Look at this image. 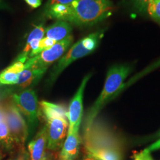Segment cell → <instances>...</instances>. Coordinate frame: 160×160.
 I'll list each match as a JSON object with an SVG mask.
<instances>
[{
    "mask_svg": "<svg viewBox=\"0 0 160 160\" xmlns=\"http://www.w3.org/2000/svg\"><path fill=\"white\" fill-rule=\"evenodd\" d=\"M73 39V36L71 34L66 39L57 42L51 48L30 58L24 63V69L48 68L52 63L63 56L72 43Z\"/></svg>",
    "mask_w": 160,
    "mask_h": 160,
    "instance_id": "cell-6",
    "label": "cell"
},
{
    "mask_svg": "<svg viewBox=\"0 0 160 160\" xmlns=\"http://www.w3.org/2000/svg\"><path fill=\"white\" fill-rule=\"evenodd\" d=\"M104 34V30L97 31L81 39L71 46L52 69L48 81L49 84L53 83L71 63L94 51L103 39Z\"/></svg>",
    "mask_w": 160,
    "mask_h": 160,
    "instance_id": "cell-4",
    "label": "cell"
},
{
    "mask_svg": "<svg viewBox=\"0 0 160 160\" xmlns=\"http://www.w3.org/2000/svg\"><path fill=\"white\" fill-rule=\"evenodd\" d=\"M0 7H2V4L1 3V0H0Z\"/></svg>",
    "mask_w": 160,
    "mask_h": 160,
    "instance_id": "cell-30",
    "label": "cell"
},
{
    "mask_svg": "<svg viewBox=\"0 0 160 160\" xmlns=\"http://www.w3.org/2000/svg\"><path fill=\"white\" fill-rule=\"evenodd\" d=\"M143 155V160H153L151 155V152L147 148L145 149L142 151Z\"/></svg>",
    "mask_w": 160,
    "mask_h": 160,
    "instance_id": "cell-25",
    "label": "cell"
},
{
    "mask_svg": "<svg viewBox=\"0 0 160 160\" xmlns=\"http://www.w3.org/2000/svg\"><path fill=\"white\" fill-rule=\"evenodd\" d=\"M41 160H53V156L50 152H45L43 157Z\"/></svg>",
    "mask_w": 160,
    "mask_h": 160,
    "instance_id": "cell-26",
    "label": "cell"
},
{
    "mask_svg": "<svg viewBox=\"0 0 160 160\" xmlns=\"http://www.w3.org/2000/svg\"><path fill=\"white\" fill-rule=\"evenodd\" d=\"M24 69V63L16 60L10 66L0 73V84L14 86L18 79V75Z\"/></svg>",
    "mask_w": 160,
    "mask_h": 160,
    "instance_id": "cell-14",
    "label": "cell"
},
{
    "mask_svg": "<svg viewBox=\"0 0 160 160\" xmlns=\"http://www.w3.org/2000/svg\"><path fill=\"white\" fill-rule=\"evenodd\" d=\"M6 124L17 145L23 146L29 138L28 125L14 103L7 104L3 110Z\"/></svg>",
    "mask_w": 160,
    "mask_h": 160,
    "instance_id": "cell-7",
    "label": "cell"
},
{
    "mask_svg": "<svg viewBox=\"0 0 160 160\" xmlns=\"http://www.w3.org/2000/svg\"><path fill=\"white\" fill-rule=\"evenodd\" d=\"M147 12L152 20L160 24V0H149Z\"/></svg>",
    "mask_w": 160,
    "mask_h": 160,
    "instance_id": "cell-17",
    "label": "cell"
},
{
    "mask_svg": "<svg viewBox=\"0 0 160 160\" xmlns=\"http://www.w3.org/2000/svg\"><path fill=\"white\" fill-rule=\"evenodd\" d=\"M100 160L99 159L97 158L96 157L92 156V155L90 154H87L84 157L83 160Z\"/></svg>",
    "mask_w": 160,
    "mask_h": 160,
    "instance_id": "cell-27",
    "label": "cell"
},
{
    "mask_svg": "<svg viewBox=\"0 0 160 160\" xmlns=\"http://www.w3.org/2000/svg\"><path fill=\"white\" fill-rule=\"evenodd\" d=\"M81 139L79 132H68L61 151L58 160H75L79 154Z\"/></svg>",
    "mask_w": 160,
    "mask_h": 160,
    "instance_id": "cell-10",
    "label": "cell"
},
{
    "mask_svg": "<svg viewBox=\"0 0 160 160\" xmlns=\"http://www.w3.org/2000/svg\"><path fill=\"white\" fill-rule=\"evenodd\" d=\"M48 68L24 69L18 75V79L14 86H17L20 91L32 88L31 87L35 86L39 81Z\"/></svg>",
    "mask_w": 160,
    "mask_h": 160,
    "instance_id": "cell-12",
    "label": "cell"
},
{
    "mask_svg": "<svg viewBox=\"0 0 160 160\" xmlns=\"http://www.w3.org/2000/svg\"><path fill=\"white\" fill-rule=\"evenodd\" d=\"M88 154L92 155L100 160H122V155L119 149L102 148L87 151Z\"/></svg>",
    "mask_w": 160,
    "mask_h": 160,
    "instance_id": "cell-15",
    "label": "cell"
},
{
    "mask_svg": "<svg viewBox=\"0 0 160 160\" xmlns=\"http://www.w3.org/2000/svg\"><path fill=\"white\" fill-rule=\"evenodd\" d=\"M149 0H131L132 7L136 13L143 15L147 13Z\"/></svg>",
    "mask_w": 160,
    "mask_h": 160,
    "instance_id": "cell-19",
    "label": "cell"
},
{
    "mask_svg": "<svg viewBox=\"0 0 160 160\" xmlns=\"http://www.w3.org/2000/svg\"><path fill=\"white\" fill-rule=\"evenodd\" d=\"M4 120L5 119H4V114L3 110L0 109V123L3 122Z\"/></svg>",
    "mask_w": 160,
    "mask_h": 160,
    "instance_id": "cell-29",
    "label": "cell"
},
{
    "mask_svg": "<svg viewBox=\"0 0 160 160\" xmlns=\"http://www.w3.org/2000/svg\"><path fill=\"white\" fill-rule=\"evenodd\" d=\"M85 147L87 151L102 148L120 149V143L113 133L94 122L90 129L84 133Z\"/></svg>",
    "mask_w": 160,
    "mask_h": 160,
    "instance_id": "cell-8",
    "label": "cell"
},
{
    "mask_svg": "<svg viewBox=\"0 0 160 160\" xmlns=\"http://www.w3.org/2000/svg\"><path fill=\"white\" fill-rule=\"evenodd\" d=\"M92 74L87 75L83 78L78 90L71 100L67 117L69 121V132H79L83 114V95L87 83Z\"/></svg>",
    "mask_w": 160,
    "mask_h": 160,
    "instance_id": "cell-9",
    "label": "cell"
},
{
    "mask_svg": "<svg viewBox=\"0 0 160 160\" xmlns=\"http://www.w3.org/2000/svg\"><path fill=\"white\" fill-rule=\"evenodd\" d=\"M24 1L33 8L39 7L42 4L41 0H24Z\"/></svg>",
    "mask_w": 160,
    "mask_h": 160,
    "instance_id": "cell-23",
    "label": "cell"
},
{
    "mask_svg": "<svg viewBox=\"0 0 160 160\" xmlns=\"http://www.w3.org/2000/svg\"><path fill=\"white\" fill-rule=\"evenodd\" d=\"M65 22L78 26H93L110 17L114 4L110 0H74L68 4Z\"/></svg>",
    "mask_w": 160,
    "mask_h": 160,
    "instance_id": "cell-2",
    "label": "cell"
},
{
    "mask_svg": "<svg viewBox=\"0 0 160 160\" xmlns=\"http://www.w3.org/2000/svg\"><path fill=\"white\" fill-rule=\"evenodd\" d=\"M0 159H1V157H0Z\"/></svg>",
    "mask_w": 160,
    "mask_h": 160,
    "instance_id": "cell-32",
    "label": "cell"
},
{
    "mask_svg": "<svg viewBox=\"0 0 160 160\" xmlns=\"http://www.w3.org/2000/svg\"><path fill=\"white\" fill-rule=\"evenodd\" d=\"M134 160H143L142 152H141L139 154H135V157H134Z\"/></svg>",
    "mask_w": 160,
    "mask_h": 160,
    "instance_id": "cell-28",
    "label": "cell"
},
{
    "mask_svg": "<svg viewBox=\"0 0 160 160\" xmlns=\"http://www.w3.org/2000/svg\"><path fill=\"white\" fill-rule=\"evenodd\" d=\"M13 160H30L28 151L23 148Z\"/></svg>",
    "mask_w": 160,
    "mask_h": 160,
    "instance_id": "cell-21",
    "label": "cell"
},
{
    "mask_svg": "<svg viewBox=\"0 0 160 160\" xmlns=\"http://www.w3.org/2000/svg\"><path fill=\"white\" fill-rule=\"evenodd\" d=\"M45 28L42 25L36 26L29 34L26 42V44L29 43L34 40H41L43 38L45 35Z\"/></svg>",
    "mask_w": 160,
    "mask_h": 160,
    "instance_id": "cell-20",
    "label": "cell"
},
{
    "mask_svg": "<svg viewBox=\"0 0 160 160\" xmlns=\"http://www.w3.org/2000/svg\"><path fill=\"white\" fill-rule=\"evenodd\" d=\"M74 0H49L47 3V7L55 4H65L67 5L71 3Z\"/></svg>",
    "mask_w": 160,
    "mask_h": 160,
    "instance_id": "cell-22",
    "label": "cell"
},
{
    "mask_svg": "<svg viewBox=\"0 0 160 160\" xmlns=\"http://www.w3.org/2000/svg\"><path fill=\"white\" fill-rule=\"evenodd\" d=\"M57 42L55 41V40H52L50 38L45 37L43 38L42 39H41L39 42V45L38 48L34 51L30 52L29 54H28V59L31 58L33 57L34 56L38 55L39 53H40V52L46 50L48 49L51 48L52 46L54 45Z\"/></svg>",
    "mask_w": 160,
    "mask_h": 160,
    "instance_id": "cell-18",
    "label": "cell"
},
{
    "mask_svg": "<svg viewBox=\"0 0 160 160\" xmlns=\"http://www.w3.org/2000/svg\"><path fill=\"white\" fill-rule=\"evenodd\" d=\"M48 144V131L46 125L36 133L28 146L30 160H41L45 154Z\"/></svg>",
    "mask_w": 160,
    "mask_h": 160,
    "instance_id": "cell-11",
    "label": "cell"
},
{
    "mask_svg": "<svg viewBox=\"0 0 160 160\" xmlns=\"http://www.w3.org/2000/svg\"><path fill=\"white\" fill-rule=\"evenodd\" d=\"M132 70L131 66L127 64L116 65L109 68L102 92L86 114L83 125L84 133L90 129L104 106L120 94L125 81Z\"/></svg>",
    "mask_w": 160,
    "mask_h": 160,
    "instance_id": "cell-1",
    "label": "cell"
},
{
    "mask_svg": "<svg viewBox=\"0 0 160 160\" xmlns=\"http://www.w3.org/2000/svg\"><path fill=\"white\" fill-rule=\"evenodd\" d=\"M72 30V26L70 23L62 20H57V22L45 30L44 36L56 42H59L71 35Z\"/></svg>",
    "mask_w": 160,
    "mask_h": 160,
    "instance_id": "cell-13",
    "label": "cell"
},
{
    "mask_svg": "<svg viewBox=\"0 0 160 160\" xmlns=\"http://www.w3.org/2000/svg\"><path fill=\"white\" fill-rule=\"evenodd\" d=\"M157 136L158 137H160V131L158 133V135H157Z\"/></svg>",
    "mask_w": 160,
    "mask_h": 160,
    "instance_id": "cell-31",
    "label": "cell"
},
{
    "mask_svg": "<svg viewBox=\"0 0 160 160\" xmlns=\"http://www.w3.org/2000/svg\"><path fill=\"white\" fill-rule=\"evenodd\" d=\"M147 149H148L150 152L151 151H156L158 149H160V139H158V141H157L155 142L152 143V145H151L149 147H148Z\"/></svg>",
    "mask_w": 160,
    "mask_h": 160,
    "instance_id": "cell-24",
    "label": "cell"
},
{
    "mask_svg": "<svg viewBox=\"0 0 160 160\" xmlns=\"http://www.w3.org/2000/svg\"><path fill=\"white\" fill-rule=\"evenodd\" d=\"M0 143L7 151L12 149L16 144L10 133L5 120L0 123Z\"/></svg>",
    "mask_w": 160,
    "mask_h": 160,
    "instance_id": "cell-16",
    "label": "cell"
},
{
    "mask_svg": "<svg viewBox=\"0 0 160 160\" xmlns=\"http://www.w3.org/2000/svg\"><path fill=\"white\" fill-rule=\"evenodd\" d=\"M39 105L46 120L47 148L52 151H57L62 148L68 131L67 112L62 106L46 101H42Z\"/></svg>",
    "mask_w": 160,
    "mask_h": 160,
    "instance_id": "cell-3",
    "label": "cell"
},
{
    "mask_svg": "<svg viewBox=\"0 0 160 160\" xmlns=\"http://www.w3.org/2000/svg\"><path fill=\"white\" fill-rule=\"evenodd\" d=\"M12 102L26 121L29 128V137L33 135L38 125V100L32 88L19 91L12 96Z\"/></svg>",
    "mask_w": 160,
    "mask_h": 160,
    "instance_id": "cell-5",
    "label": "cell"
}]
</instances>
